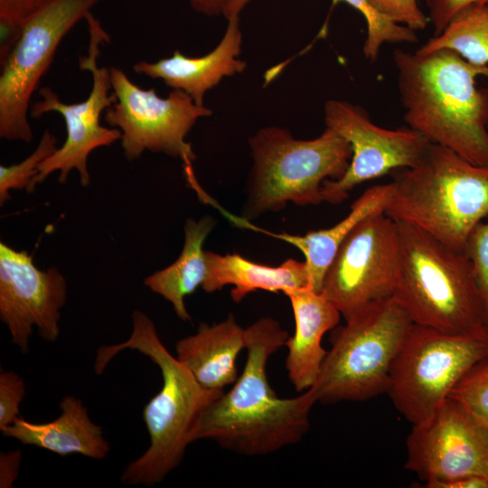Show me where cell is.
Wrapping results in <instances>:
<instances>
[{
	"instance_id": "cell-1",
	"label": "cell",
	"mask_w": 488,
	"mask_h": 488,
	"mask_svg": "<svg viewBox=\"0 0 488 488\" xmlns=\"http://www.w3.org/2000/svg\"><path fill=\"white\" fill-rule=\"evenodd\" d=\"M245 336L247 361L242 373L228 392L202 412L191 442L209 439L240 455H264L302 440L317 399L312 389L282 399L270 387L267 361L289 337L277 320L258 319L245 328Z\"/></svg>"
},
{
	"instance_id": "cell-2",
	"label": "cell",
	"mask_w": 488,
	"mask_h": 488,
	"mask_svg": "<svg viewBox=\"0 0 488 488\" xmlns=\"http://www.w3.org/2000/svg\"><path fill=\"white\" fill-rule=\"evenodd\" d=\"M398 89L408 127L477 165H488V66L448 49L393 52Z\"/></svg>"
},
{
	"instance_id": "cell-3",
	"label": "cell",
	"mask_w": 488,
	"mask_h": 488,
	"mask_svg": "<svg viewBox=\"0 0 488 488\" xmlns=\"http://www.w3.org/2000/svg\"><path fill=\"white\" fill-rule=\"evenodd\" d=\"M136 350L161 371L160 390L143 410L150 444L145 452L122 471L120 481L130 486L152 487L161 483L183 461L191 434L202 412L223 391L203 388L162 343L155 324L145 313L132 314V332L120 343L97 351L94 370L101 374L119 352Z\"/></svg>"
},
{
	"instance_id": "cell-4",
	"label": "cell",
	"mask_w": 488,
	"mask_h": 488,
	"mask_svg": "<svg viewBox=\"0 0 488 488\" xmlns=\"http://www.w3.org/2000/svg\"><path fill=\"white\" fill-rule=\"evenodd\" d=\"M395 172L385 214L463 252L472 230L488 215V165L430 143L418 164Z\"/></svg>"
},
{
	"instance_id": "cell-5",
	"label": "cell",
	"mask_w": 488,
	"mask_h": 488,
	"mask_svg": "<svg viewBox=\"0 0 488 488\" xmlns=\"http://www.w3.org/2000/svg\"><path fill=\"white\" fill-rule=\"evenodd\" d=\"M397 223L400 266L392 296L412 323L451 333L488 329L466 255L414 225Z\"/></svg>"
},
{
	"instance_id": "cell-6",
	"label": "cell",
	"mask_w": 488,
	"mask_h": 488,
	"mask_svg": "<svg viewBox=\"0 0 488 488\" xmlns=\"http://www.w3.org/2000/svg\"><path fill=\"white\" fill-rule=\"evenodd\" d=\"M253 158L244 218L323 202L322 184L337 180L347 170L350 143L326 127L316 138L296 139L280 127H266L249 138Z\"/></svg>"
},
{
	"instance_id": "cell-7",
	"label": "cell",
	"mask_w": 488,
	"mask_h": 488,
	"mask_svg": "<svg viewBox=\"0 0 488 488\" xmlns=\"http://www.w3.org/2000/svg\"><path fill=\"white\" fill-rule=\"evenodd\" d=\"M345 321L310 388L322 403L387 393L392 363L413 324L393 296L368 304Z\"/></svg>"
},
{
	"instance_id": "cell-8",
	"label": "cell",
	"mask_w": 488,
	"mask_h": 488,
	"mask_svg": "<svg viewBox=\"0 0 488 488\" xmlns=\"http://www.w3.org/2000/svg\"><path fill=\"white\" fill-rule=\"evenodd\" d=\"M488 355V329L451 333L413 324L390 369L387 394L412 425L429 418Z\"/></svg>"
},
{
	"instance_id": "cell-9",
	"label": "cell",
	"mask_w": 488,
	"mask_h": 488,
	"mask_svg": "<svg viewBox=\"0 0 488 488\" xmlns=\"http://www.w3.org/2000/svg\"><path fill=\"white\" fill-rule=\"evenodd\" d=\"M99 0H48L23 26L1 61L0 136L30 143L31 99L62 38Z\"/></svg>"
},
{
	"instance_id": "cell-10",
	"label": "cell",
	"mask_w": 488,
	"mask_h": 488,
	"mask_svg": "<svg viewBox=\"0 0 488 488\" xmlns=\"http://www.w3.org/2000/svg\"><path fill=\"white\" fill-rule=\"evenodd\" d=\"M109 72L117 101L107 108L104 119L121 131L126 159L135 161L148 150L179 158L183 166H192L196 155L185 136L196 121L211 115V110L197 105L181 89H173L162 98L154 89L134 84L120 68L110 67Z\"/></svg>"
},
{
	"instance_id": "cell-11",
	"label": "cell",
	"mask_w": 488,
	"mask_h": 488,
	"mask_svg": "<svg viewBox=\"0 0 488 488\" xmlns=\"http://www.w3.org/2000/svg\"><path fill=\"white\" fill-rule=\"evenodd\" d=\"M85 19L90 41L88 55L80 58V68L89 70L92 75V88L89 97L84 101L68 104L61 101L52 89L43 87L39 90L42 100L34 102L30 108V115L34 118L49 112L61 114L67 131L61 147L40 164L38 174L32 183L33 192L38 183L56 171L59 172V182L65 183L73 169L79 172L81 185L87 187L90 183L87 168L89 154L100 146L109 145L121 139L118 128L100 125L102 112L117 101L115 93H109L112 89L109 69L99 68L97 63L99 44L109 42V36L91 13Z\"/></svg>"
},
{
	"instance_id": "cell-12",
	"label": "cell",
	"mask_w": 488,
	"mask_h": 488,
	"mask_svg": "<svg viewBox=\"0 0 488 488\" xmlns=\"http://www.w3.org/2000/svg\"><path fill=\"white\" fill-rule=\"evenodd\" d=\"M399 266L398 223L385 212L374 213L340 246L321 293L347 320L368 304L392 296Z\"/></svg>"
},
{
	"instance_id": "cell-13",
	"label": "cell",
	"mask_w": 488,
	"mask_h": 488,
	"mask_svg": "<svg viewBox=\"0 0 488 488\" xmlns=\"http://www.w3.org/2000/svg\"><path fill=\"white\" fill-rule=\"evenodd\" d=\"M324 114L326 127L345 138L352 151L343 175L322 184L323 202L329 203L342 202L360 183L415 166L431 143L410 127H380L361 107L345 100L329 99Z\"/></svg>"
},
{
	"instance_id": "cell-14",
	"label": "cell",
	"mask_w": 488,
	"mask_h": 488,
	"mask_svg": "<svg viewBox=\"0 0 488 488\" xmlns=\"http://www.w3.org/2000/svg\"><path fill=\"white\" fill-rule=\"evenodd\" d=\"M412 426L405 468L425 483L488 477V423L462 403L448 397L429 418Z\"/></svg>"
},
{
	"instance_id": "cell-15",
	"label": "cell",
	"mask_w": 488,
	"mask_h": 488,
	"mask_svg": "<svg viewBox=\"0 0 488 488\" xmlns=\"http://www.w3.org/2000/svg\"><path fill=\"white\" fill-rule=\"evenodd\" d=\"M66 298L67 283L57 267L42 270L26 250L0 242V318L22 353L28 352L33 327L42 340H57Z\"/></svg>"
},
{
	"instance_id": "cell-16",
	"label": "cell",
	"mask_w": 488,
	"mask_h": 488,
	"mask_svg": "<svg viewBox=\"0 0 488 488\" xmlns=\"http://www.w3.org/2000/svg\"><path fill=\"white\" fill-rule=\"evenodd\" d=\"M242 33L239 16L228 19L225 33L219 44L201 57H188L179 50L169 58L155 62L141 61L133 70L152 79H161L173 89L186 92L193 101L203 106L205 93L218 85L224 77L242 72L246 62L239 58Z\"/></svg>"
},
{
	"instance_id": "cell-17",
	"label": "cell",
	"mask_w": 488,
	"mask_h": 488,
	"mask_svg": "<svg viewBox=\"0 0 488 488\" xmlns=\"http://www.w3.org/2000/svg\"><path fill=\"white\" fill-rule=\"evenodd\" d=\"M295 318V333L285 346L288 353L286 369L295 389L304 392L315 383L327 354L322 346L324 333L334 328L341 317L335 305L322 293L309 287L286 294Z\"/></svg>"
},
{
	"instance_id": "cell-18",
	"label": "cell",
	"mask_w": 488,
	"mask_h": 488,
	"mask_svg": "<svg viewBox=\"0 0 488 488\" xmlns=\"http://www.w3.org/2000/svg\"><path fill=\"white\" fill-rule=\"evenodd\" d=\"M61 415L46 423H33L22 418L1 430L23 445L34 446L61 456L79 454L93 459H104L109 453L108 441L100 426L91 421L81 399L64 396Z\"/></svg>"
},
{
	"instance_id": "cell-19",
	"label": "cell",
	"mask_w": 488,
	"mask_h": 488,
	"mask_svg": "<svg viewBox=\"0 0 488 488\" xmlns=\"http://www.w3.org/2000/svg\"><path fill=\"white\" fill-rule=\"evenodd\" d=\"M242 349L245 328L229 314L219 323H201L195 333L179 340L175 357L203 388L224 391L239 377L237 358Z\"/></svg>"
},
{
	"instance_id": "cell-20",
	"label": "cell",
	"mask_w": 488,
	"mask_h": 488,
	"mask_svg": "<svg viewBox=\"0 0 488 488\" xmlns=\"http://www.w3.org/2000/svg\"><path fill=\"white\" fill-rule=\"evenodd\" d=\"M207 272L202 288L213 293L230 285V296L239 303L257 290L282 292L309 287L305 261L288 258L277 267L253 262L239 254L221 255L205 250Z\"/></svg>"
},
{
	"instance_id": "cell-21",
	"label": "cell",
	"mask_w": 488,
	"mask_h": 488,
	"mask_svg": "<svg viewBox=\"0 0 488 488\" xmlns=\"http://www.w3.org/2000/svg\"><path fill=\"white\" fill-rule=\"evenodd\" d=\"M392 189V183L366 189L352 204L347 216L327 229L310 230L304 235L261 231L295 246L304 254L309 288L321 293L326 271L340 246L367 217L385 212Z\"/></svg>"
},
{
	"instance_id": "cell-22",
	"label": "cell",
	"mask_w": 488,
	"mask_h": 488,
	"mask_svg": "<svg viewBox=\"0 0 488 488\" xmlns=\"http://www.w3.org/2000/svg\"><path fill=\"white\" fill-rule=\"evenodd\" d=\"M212 217L188 219L184 225V243L180 256L168 267L144 280L151 291L170 302L178 318L190 321L184 298L202 286L207 272L203 243L215 226Z\"/></svg>"
},
{
	"instance_id": "cell-23",
	"label": "cell",
	"mask_w": 488,
	"mask_h": 488,
	"mask_svg": "<svg viewBox=\"0 0 488 488\" xmlns=\"http://www.w3.org/2000/svg\"><path fill=\"white\" fill-rule=\"evenodd\" d=\"M440 49L451 50L472 64L488 66V5L463 10L440 34L417 52L427 53Z\"/></svg>"
},
{
	"instance_id": "cell-24",
	"label": "cell",
	"mask_w": 488,
	"mask_h": 488,
	"mask_svg": "<svg viewBox=\"0 0 488 488\" xmlns=\"http://www.w3.org/2000/svg\"><path fill=\"white\" fill-rule=\"evenodd\" d=\"M344 2L360 12L367 23V37L363 53L367 60L374 61L384 43L416 42V31L397 23L379 13L368 0H333V5Z\"/></svg>"
},
{
	"instance_id": "cell-25",
	"label": "cell",
	"mask_w": 488,
	"mask_h": 488,
	"mask_svg": "<svg viewBox=\"0 0 488 488\" xmlns=\"http://www.w3.org/2000/svg\"><path fill=\"white\" fill-rule=\"evenodd\" d=\"M57 137L48 129L42 134L34 151L22 162L9 166L0 165V205L3 206L11 196L10 190L25 189L33 192L32 183L38 174L42 162L57 149Z\"/></svg>"
},
{
	"instance_id": "cell-26",
	"label": "cell",
	"mask_w": 488,
	"mask_h": 488,
	"mask_svg": "<svg viewBox=\"0 0 488 488\" xmlns=\"http://www.w3.org/2000/svg\"><path fill=\"white\" fill-rule=\"evenodd\" d=\"M448 397L488 423V355L469 369Z\"/></svg>"
},
{
	"instance_id": "cell-27",
	"label": "cell",
	"mask_w": 488,
	"mask_h": 488,
	"mask_svg": "<svg viewBox=\"0 0 488 488\" xmlns=\"http://www.w3.org/2000/svg\"><path fill=\"white\" fill-rule=\"evenodd\" d=\"M48 0H0V61L15 43L28 21Z\"/></svg>"
},
{
	"instance_id": "cell-28",
	"label": "cell",
	"mask_w": 488,
	"mask_h": 488,
	"mask_svg": "<svg viewBox=\"0 0 488 488\" xmlns=\"http://www.w3.org/2000/svg\"><path fill=\"white\" fill-rule=\"evenodd\" d=\"M463 252L472 264L488 324V221H482L472 230Z\"/></svg>"
},
{
	"instance_id": "cell-29",
	"label": "cell",
	"mask_w": 488,
	"mask_h": 488,
	"mask_svg": "<svg viewBox=\"0 0 488 488\" xmlns=\"http://www.w3.org/2000/svg\"><path fill=\"white\" fill-rule=\"evenodd\" d=\"M26 393L23 379L14 371L0 373V430L19 418L20 405Z\"/></svg>"
},
{
	"instance_id": "cell-30",
	"label": "cell",
	"mask_w": 488,
	"mask_h": 488,
	"mask_svg": "<svg viewBox=\"0 0 488 488\" xmlns=\"http://www.w3.org/2000/svg\"><path fill=\"white\" fill-rule=\"evenodd\" d=\"M381 14L414 31L425 29L428 17L419 8L417 0H368Z\"/></svg>"
},
{
	"instance_id": "cell-31",
	"label": "cell",
	"mask_w": 488,
	"mask_h": 488,
	"mask_svg": "<svg viewBox=\"0 0 488 488\" xmlns=\"http://www.w3.org/2000/svg\"><path fill=\"white\" fill-rule=\"evenodd\" d=\"M426 3L428 8L427 17L436 36L440 34L460 12L473 5H487L488 0H426Z\"/></svg>"
},
{
	"instance_id": "cell-32",
	"label": "cell",
	"mask_w": 488,
	"mask_h": 488,
	"mask_svg": "<svg viewBox=\"0 0 488 488\" xmlns=\"http://www.w3.org/2000/svg\"><path fill=\"white\" fill-rule=\"evenodd\" d=\"M21 450H11L0 455V487L11 488L19 475Z\"/></svg>"
},
{
	"instance_id": "cell-33",
	"label": "cell",
	"mask_w": 488,
	"mask_h": 488,
	"mask_svg": "<svg viewBox=\"0 0 488 488\" xmlns=\"http://www.w3.org/2000/svg\"><path fill=\"white\" fill-rule=\"evenodd\" d=\"M427 488H488V477L479 474L465 475L442 481L425 483Z\"/></svg>"
},
{
	"instance_id": "cell-34",
	"label": "cell",
	"mask_w": 488,
	"mask_h": 488,
	"mask_svg": "<svg viewBox=\"0 0 488 488\" xmlns=\"http://www.w3.org/2000/svg\"><path fill=\"white\" fill-rule=\"evenodd\" d=\"M228 0H190L192 7L207 15L223 14Z\"/></svg>"
},
{
	"instance_id": "cell-35",
	"label": "cell",
	"mask_w": 488,
	"mask_h": 488,
	"mask_svg": "<svg viewBox=\"0 0 488 488\" xmlns=\"http://www.w3.org/2000/svg\"><path fill=\"white\" fill-rule=\"evenodd\" d=\"M249 0H228L223 15L229 19L233 16H239Z\"/></svg>"
},
{
	"instance_id": "cell-36",
	"label": "cell",
	"mask_w": 488,
	"mask_h": 488,
	"mask_svg": "<svg viewBox=\"0 0 488 488\" xmlns=\"http://www.w3.org/2000/svg\"><path fill=\"white\" fill-rule=\"evenodd\" d=\"M487 5H488V4H487Z\"/></svg>"
}]
</instances>
